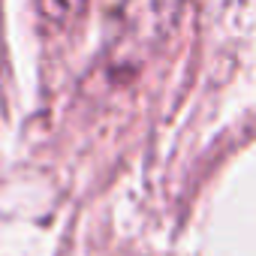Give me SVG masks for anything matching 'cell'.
Wrapping results in <instances>:
<instances>
[{"label": "cell", "mask_w": 256, "mask_h": 256, "mask_svg": "<svg viewBox=\"0 0 256 256\" xmlns=\"http://www.w3.org/2000/svg\"><path fill=\"white\" fill-rule=\"evenodd\" d=\"M82 10H84V0H40L42 18L52 24H60V28L76 22L82 16Z\"/></svg>", "instance_id": "1"}]
</instances>
